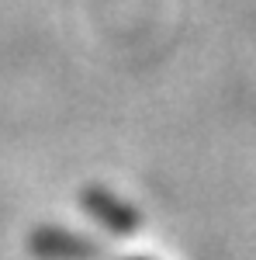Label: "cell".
<instances>
[{
  "label": "cell",
  "instance_id": "cell-1",
  "mask_svg": "<svg viewBox=\"0 0 256 260\" xmlns=\"http://www.w3.org/2000/svg\"><path fill=\"white\" fill-rule=\"evenodd\" d=\"M132 260H149V257H132Z\"/></svg>",
  "mask_w": 256,
  "mask_h": 260
}]
</instances>
